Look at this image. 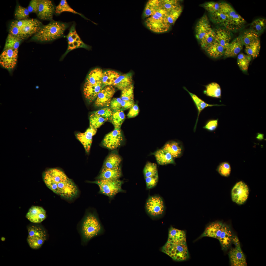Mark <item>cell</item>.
<instances>
[{
    "mask_svg": "<svg viewBox=\"0 0 266 266\" xmlns=\"http://www.w3.org/2000/svg\"><path fill=\"white\" fill-rule=\"evenodd\" d=\"M81 230L83 239L85 243L93 238L103 235L105 230L97 216L88 213L85 216L82 225Z\"/></svg>",
    "mask_w": 266,
    "mask_h": 266,
    "instance_id": "8992f818",
    "label": "cell"
},
{
    "mask_svg": "<svg viewBox=\"0 0 266 266\" xmlns=\"http://www.w3.org/2000/svg\"><path fill=\"white\" fill-rule=\"evenodd\" d=\"M46 216L45 210L42 207L33 206L31 207L26 215V218L33 223H39L44 220Z\"/></svg>",
    "mask_w": 266,
    "mask_h": 266,
    "instance_id": "7402d4cb",
    "label": "cell"
},
{
    "mask_svg": "<svg viewBox=\"0 0 266 266\" xmlns=\"http://www.w3.org/2000/svg\"><path fill=\"white\" fill-rule=\"evenodd\" d=\"M169 153L174 158H178L181 155L182 148L177 142L172 141L166 143L162 148Z\"/></svg>",
    "mask_w": 266,
    "mask_h": 266,
    "instance_id": "1f68e13d",
    "label": "cell"
},
{
    "mask_svg": "<svg viewBox=\"0 0 266 266\" xmlns=\"http://www.w3.org/2000/svg\"><path fill=\"white\" fill-rule=\"evenodd\" d=\"M243 46L240 36L237 37L230 43L225 49L224 56L225 57L236 56L242 50Z\"/></svg>",
    "mask_w": 266,
    "mask_h": 266,
    "instance_id": "cb8c5ba5",
    "label": "cell"
},
{
    "mask_svg": "<svg viewBox=\"0 0 266 266\" xmlns=\"http://www.w3.org/2000/svg\"><path fill=\"white\" fill-rule=\"evenodd\" d=\"M215 31V37L214 41L226 49L232 39V36L231 32L224 28H218Z\"/></svg>",
    "mask_w": 266,
    "mask_h": 266,
    "instance_id": "603a6c76",
    "label": "cell"
},
{
    "mask_svg": "<svg viewBox=\"0 0 266 266\" xmlns=\"http://www.w3.org/2000/svg\"><path fill=\"white\" fill-rule=\"evenodd\" d=\"M95 113L108 120L112 116L113 111L108 107H106L96 111Z\"/></svg>",
    "mask_w": 266,
    "mask_h": 266,
    "instance_id": "f5cc1de1",
    "label": "cell"
},
{
    "mask_svg": "<svg viewBox=\"0 0 266 266\" xmlns=\"http://www.w3.org/2000/svg\"><path fill=\"white\" fill-rule=\"evenodd\" d=\"M266 26V19L259 18L252 21L250 24V29L260 35L265 30Z\"/></svg>",
    "mask_w": 266,
    "mask_h": 266,
    "instance_id": "60d3db41",
    "label": "cell"
},
{
    "mask_svg": "<svg viewBox=\"0 0 266 266\" xmlns=\"http://www.w3.org/2000/svg\"><path fill=\"white\" fill-rule=\"evenodd\" d=\"M160 1L163 7L169 13L172 10L181 6L180 1L178 0H160Z\"/></svg>",
    "mask_w": 266,
    "mask_h": 266,
    "instance_id": "f6af8a7d",
    "label": "cell"
},
{
    "mask_svg": "<svg viewBox=\"0 0 266 266\" xmlns=\"http://www.w3.org/2000/svg\"><path fill=\"white\" fill-rule=\"evenodd\" d=\"M209 14L210 18L214 23L225 28L229 21L228 16L226 13L220 11Z\"/></svg>",
    "mask_w": 266,
    "mask_h": 266,
    "instance_id": "4dcf8cb0",
    "label": "cell"
},
{
    "mask_svg": "<svg viewBox=\"0 0 266 266\" xmlns=\"http://www.w3.org/2000/svg\"><path fill=\"white\" fill-rule=\"evenodd\" d=\"M139 112V107L137 104H134L130 108L127 116L128 118H133L137 116Z\"/></svg>",
    "mask_w": 266,
    "mask_h": 266,
    "instance_id": "91938a15",
    "label": "cell"
},
{
    "mask_svg": "<svg viewBox=\"0 0 266 266\" xmlns=\"http://www.w3.org/2000/svg\"><path fill=\"white\" fill-rule=\"evenodd\" d=\"M222 11L228 16L229 21L225 28L231 31H235L242 28L246 23L244 19L237 14L229 3L223 2Z\"/></svg>",
    "mask_w": 266,
    "mask_h": 266,
    "instance_id": "9c48e42d",
    "label": "cell"
},
{
    "mask_svg": "<svg viewBox=\"0 0 266 266\" xmlns=\"http://www.w3.org/2000/svg\"><path fill=\"white\" fill-rule=\"evenodd\" d=\"M9 32V33L22 40L25 39L21 29L17 27L10 25Z\"/></svg>",
    "mask_w": 266,
    "mask_h": 266,
    "instance_id": "6f0895ef",
    "label": "cell"
},
{
    "mask_svg": "<svg viewBox=\"0 0 266 266\" xmlns=\"http://www.w3.org/2000/svg\"><path fill=\"white\" fill-rule=\"evenodd\" d=\"M120 98L123 101L134 100V87L132 84L122 90Z\"/></svg>",
    "mask_w": 266,
    "mask_h": 266,
    "instance_id": "c3c4849f",
    "label": "cell"
},
{
    "mask_svg": "<svg viewBox=\"0 0 266 266\" xmlns=\"http://www.w3.org/2000/svg\"><path fill=\"white\" fill-rule=\"evenodd\" d=\"M38 88H39V87L38 86H37L36 87V89Z\"/></svg>",
    "mask_w": 266,
    "mask_h": 266,
    "instance_id": "be15d7a7",
    "label": "cell"
},
{
    "mask_svg": "<svg viewBox=\"0 0 266 266\" xmlns=\"http://www.w3.org/2000/svg\"><path fill=\"white\" fill-rule=\"evenodd\" d=\"M115 92L113 86H105L97 96L95 102V105L98 107L109 106Z\"/></svg>",
    "mask_w": 266,
    "mask_h": 266,
    "instance_id": "ac0fdd59",
    "label": "cell"
},
{
    "mask_svg": "<svg viewBox=\"0 0 266 266\" xmlns=\"http://www.w3.org/2000/svg\"><path fill=\"white\" fill-rule=\"evenodd\" d=\"M55 8L52 2L49 0H40L38 9L36 14L40 19L51 20Z\"/></svg>",
    "mask_w": 266,
    "mask_h": 266,
    "instance_id": "e0dca14e",
    "label": "cell"
},
{
    "mask_svg": "<svg viewBox=\"0 0 266 266\" xmlns=\"http://www.w3.org/2000/svg\"><path fill=\"white\" fill-rule=\"evenodd\" d=\"M89 182L98 185L100 193L112 198L118 193L124 192L122 188L123 182L119 179L115 180H98Z\"/></svg>",
    "mask_w": 266,
    "mask_h": 266,
    "instance_id": "52a82bcc",
    "label": "cell"
},
{
    "mask_svg": "<svg viewBox=\"0 0 266 266\" xmlns=\"http://www.w3.org/2000/svg\"><path fill=\"white\" fill-rule=\"evenodd\" d=\"M122 100L120 98H114L112 100L110 106L113 111L122 109Z\"/></svg>",
    "mask_w": 266,
    "mask_h": 266,
    "instance_id": "9f6ffc18",
    "label": "cell"
},
{
    "mask_svg": "<svg viewBox=\"0 0 266 266\" xmlns=\"http://www.w3.org/2000/svg\"><path fill=\"white\" fill-rule=\"evenodd\" d=\"M162 251L176 261H185L189 257L186 243L174 244L167 242Z\"/></svg>",
    "mask_w": 266,
    "mask_h": 266,
    "instance_id": "ba28073f",
    "label": "cell"
},
{
    "mask_svg": "<svg viewBox=\"0 0 266 266\" xmlns=\"http://www.w3.org/2000/svg\"><path fill=\"white\" fill-rule=\"evenodd\" d=\"M212 30L207 16L204 15L198 21L195 28L196 37L199 42Z\"/></svg>",
    "mask_w": 266,
    "mask_h": 266,
    "instance_id": "d6986e66",
    "label": "cell"
},
{
    "mask_svg": "<svg viewBox=\"0 0 266 266\" xmlns=\"http://www.w3.org/2000/svg\"><path fill=\"white\" fill-rule=\"evenodd\" d=\"M42 26L40 21L35 19L31 23L20 29L25 39L33 34L34 35L39 31Z\"/></svg>",
    "mask_w": 266,
    "mask_h": 266,
    "instance_id": "f1b7e54d",
    "label": "cell"
},
{
    "mask_svg": "<svg viewBox=\"0 0 266 266\" xmlns=\"http://www.w3.org/2000/svg\"><path fill=\"white\" fill-rule=\"evenodd\" d=\"M233 235L228 225L221 222L216 221L208 225L199 238L204 237L216 238L219 240L222 249L226 250L229 248L232 243Z\"/></svg>",
    "mask_w": 266,
    "mask_h": 266,
    "instance_id": "3957f363",
    "label": "cell"
},
{
    "mask_svg": "<svg viewBox=\"0 0 266 266\" xmlns=\"http://www.w3.org/2000/svg\"><path fill=\"white\" fill-rule=\"evenodd\" d=\"M183 88L189 93V95H190L198 110V114L197 117L194 128V131L195 132L196 130L200 114L201 112L205 108L208 107H212L214 106H219L224 105L223 104H208L199 97L195 94L189 92L185 87H184Z\"/></svg>",
    "mask_w": 266,
    "mask_h": 266,
    "instance_id": "4316f807",
    "label": "cell"
},
{
    "mask_svg": "<svg viewBox=\"0 0 266 266\" xmlns=\"http://www.w3.org/2000/svg\"><path fill=\"white\" fill-rule=\"evenodd\" d=\"M132 74H126L120 76L115 81L112 86L122 90L132 84Z\"/></svg>",
    "mask_w": 266,
    "mask_h": 266,
    "instance_id": "f546056e",
    "label": "cell"
},
{
    "mask_svg": "<svg viewBox=\"0 0 266 266\" xmlns=\"http://www.w3.org/2000/svg\"><path fill=\"white\" fill-rule=\"evenodd\" d=\"M245 51L247 54L253 58H256L259 54L261 44L259 39L245 46Z\"/></svg>",
    "mask_w": 266,
    "mask_h": 266,
    "instance_id": "ab89813d",
    "label": "cell"
},
{
    "mask_svg": "<svg viewBox=\"0 0 266 266\" xmlns=\"http://www.w3.org/2000/svg\"><path fill=\"white\" fill-rule=\"evenodd\" d=\"M121 74L116 71L108 70L103 72L102 81L105 86H112L115 81Z\"/></svg>",
    "mask_w": 266,
    "mask_h": 266,
    "instance_id": "d590c367",
    "label": "cell"
},
{
    "mask_svg": "<svg viewBox=\"0 0 266 266\" xmlns=\"http://www.w3.org/2000/svg\"><path fill=\"white\" fill-rule=\"evenodd\" d=\"M68 23L52 20L48 24L43 25L33 36L35 40L41 42H49L61 37L68 28Z\"/></svg>",
    "mask_w": 266,
    "mask_h": 266,
    "instance_id": "5b68a950",
    "label": "cell"
},
{
    "mask_svg": "<svg viewBox=\"0 0 266 266\" xmlns=\"http://www.w3.org/2000/svg\"><path fill=\"white\" fill-rule=\"evenodd\" d=\"M217 170L221 176L225 177L229 176L231 173V169L229 164L227 162H223L218 166Z\"/></svg>",
    "mask_w": 266,
    "mask_h": 266,
    "instance_id": "816d5d0a",
    "label": "cell"
},
{
    "mask_svg": "<svg viewBox=\"0 0 266 266\" xmlns=\"http://www.w3.org/2000/svg\"><path fill=\"white\" fill-rule=\"evenodd\" d=\"M121 175L120 166L114 168L102 167L98 177V180H115L119 179Z\"/></svg>",
    "mask_w": 266,
    "mask_h": 266,
    "instance_id": "484cf974",
    "label": "cell"
},
{
    "mask_svg": "<svg viewBox=\"0 0 266 266\" xmlns=\"http://www.w3.org/2000/svg\"><path fill=\"white\" fill-rule=\"evenodd\" d=\"M146 208L148 213L153 217H157L162 215L165 210L164 201L159 196L150 197L146 204Z\"/></svg>",
    "mask_w": 266,
    "mask_h": 266,
    "instance_id": "4fadbf2b",
    "label": "cell"
},
{
    "mask_svg": "<svg viewBox=\"0 0 266 266\" xmlns=\"http://www.w3.org/2000/svg\"><path fill=\"white\" fill-rule=\"evenodd\" d=\"M123 140V136L120 129H114L105 135L102 144L108 149L114 150L120 145Z\"/></svg>",
    "mask_w": 266,
    "mask_h": 266,
    "instance_id": "2e32d148",
    "label": "cell"
},
{
    "mask_svg": "<svg viewBox=\"0 0 266 266\" xmlns=\"http://www.w3.org/2000/svg\"><path fill=\"white\" fill-rule=\"evenodd\" d=\"M66 12L78 14L86 20H89L82 14L72 9L68 4L66 0H61L56 7L55 13L57 15H59L62 12Z\"/></svg>",
    "mask_w": 266,
    "mask_h": 266,
    "instance_id": "74e56055",
    "label": "cell"
},
{
    "mask_svg": "<svg viewBox=\"0 0 266 266\" xmlns=\"http://www.w3.org/2000/svg\"><path fill=\"white\" fill-rule=\"evenodd\" d=\"M232 243H233L236 247H240L239 239L237 237L236 235H233Z\"/></svg>",
    "mask_w": 266,
    "mask_h": 266,
    "instance_id": "94428289",
    "label": "cell"
},
{
    "mask_svg": "<svg viewBox=\"0 0 266 266\" xmlns=\"http://www.w3.org/2000/svg\"><path fill=\"white\" fill-rule=\"evenodd\" d=\"M240 36L243 45L246 46L259 39L260 35L249 29L245 31Z\"/></svg>",
    "mask_w": 266,
    "mask_h": 266,
    "instance_id": "f35d334b",
    "label": "cell"
},
{
    "mask_svg": "<svg viewBox=\"0 0 266 266\" xmlns=\"http://www.w3.org/2000/svg\"><path fill=\"white\" fill-rule=\"evenodd\" d=\"M167 242L174 244L186 243L185 232L171 227L169 230Z\"/></svg>",
    "mask_w": 266,
    "mask_h": 266,
    "instance_id": "d4e9b609",
    "label": "cell"
},
{
    "mask_svg": "<svg viewBox=\"0 0 266 266\" xmlns=\"http://www.w3.org/2000/svg\"><path fill=\"white\" fill-rule=\"evenodd\" d=\"M43 178L46 186L62 198L70 200L78 195V190L75 184L59 169L52 168L46 170Z\"/></svg>",
    "mask_w": 266,
    "mask_h": 266,
    "instance_id": "6da1fadb",
    "label": "cell"
},
{
    "mask_svg": "<svg viewBox=\"0 0 266 266\" xmlns=\"http://www.w3.org/2000/svg\"><path fill=\"white\" fill-rule=\"evenodd\" d=\"M90 127L97 129L108 120L94 112L90 117Z\"/></svg>",
    "mask_w": 266,
    "mask_h": 266,
    "instance_id": "ee69618b",
    "label": "cell"
},
{
    "mask_svg": "<svg viewBox=\"0 0 266 266\" xmlns=\"http://www.w3.org/2000/svg\"><path fill=\"white\" fill-rule=\"evenodd\" d=\"M66 38L68 47L63 57H64L70 51L76 49L83 48L89 49L91 48L90 46L85 44L81 39L77 32L74 23L70 27Z\"/></svg>",
    "mask_w": 266,
    "mask_h": 266,
    "instance_id": "8fae6325",
    "label": "cell"
},
{
    "mask_svg": "<svg viewBox=\"0 0 266 266\" xmlns=\"http://www.w3.org/2000/svg\"><path fill=\"white\" fill-rule=\"evenodd\" d=\"M182 12V8L181 6L174 9L169 13L167 19L168 23L171 25L175 23Z\"/></svg>",
    "mask_w": 266,
    "mask_h": 266,
    "instance_id": "f907efd6",
    "label": "cell"
},
{
    "mask_svg": "<svg viewBox=\"0 0 266 266\" xmlns=\"http://www.w3.org/2000/svg\"><path fill=\"white\" fill-rule=\"evenodd\" d=\"M215 37V31L212 29L200 42L202 48L205 50L211 45L214 42Z\"/></svg>",
    "mask_w": 266,
    "mask_h": 266,
    "instance_id": "7dc6e473",
    "label": "cell"
},
{
    "mask_svg": "<svg viewBox=\"0 0 266 266\" xmlns=\"http://www.w3.org/2000/svg\"><path fill=\"white\" fill-rule=\"evenodd\" d=\"M249 189L247 185L244 182L240 181L236 183L231 191L232 201L238 205L244 203L248 199Z\"/></svg>",
    "mask_w": 266,
    "mask_h": 266,
    "instance_id": "7c38bea8",
    "label": "cell"
},
{
    "mask_svg": "<svg viewBox=\"0 0 266 266\" xmlns=\"http://www.w3.org/2000/svg\"><path fill=\"white\" fill-rule=\"evenodd\" d=\"M97 129L90 127L84 133H79L76 134L77 138L82 144L87 153L90 151L92 137L96 133Z\"/></svg>",
    "mask_w": 266,
    "mask_h": 266,
    "instance_id": "44dd1931",
    "label": "cell"
},
{
    "mask_svg": "<svg viewBox=\"0 0 266 266\" xmlns=\"http://www.w3.org/2000/svg\"><path fill=\"white\" fill-rule=\"evenodd\" d=\"M218 119L208 120L203 127V128L209 131H215L218 126Z\"/></svg>",
    "mask_w": 266,
    "mask_h": 266,
    "instance_id": "11a10c76",
    "label": "cell"
},
{
    "mask_svg": "<svg viewBox=\"0 0 266 266\" xmlns=\"http://www.w3.org/2000/svg\"><path fill=\"white\" fill-rule=\"evenodd\" d=\"M40 0H32L27 8L30 13H37L39 6Z\"/></svg>",
    "mask_w": 266,
    "mask_h": 266,
    "instance_id": "680465c9",
    "label": "cell"
},
{
    "mask_svg": "<svg viewBox=\"0 0 266 266\" xmlns=\"http://www.w3.org/2000/svg\"><path fill=\"white\" fill-rule=\"evenodd\" d=\"M251 58L249 55L243 53H241L238 55L237 64L243 71L246 72L248 70Z\"/></svg>",
    "mask_w": 266,
    "mask_h": 266,
    "instance_id": "b9f144b4",
    "label": "cell"
},
{
    "mask_svg": "<svg viewBox=\"0 0 266 266\" xmlns=\"http://www.w3.org/2000/svg\"><path fill=\"white\" fill-rule=\"evenodd\" d=\"M18 53V49L9 48L3 50L0 56L1 65L9 70L13 69L17 64Z\"/></svg>",
    "mask_w": 266,
    "mask_h": 266,
    "instance_id": "9a60e30c",
    "label": "cell"
},
{
    "mask_svg": "<svg viewBox=\"0 0 266 266\" xmlns=\"http://www.w3.org/2000/svg\"><path fill=\"white\" fill-rule=\"evenodd\" d=\"M143 173L147 188L150 189L155 187L158 180L156 164L150 162H148L144 166Z\"/></svg>",
    "mask_w": 266,
    "mask_h": 266,
    "instance_id": "5bb4252c",
    "label": "cell"
},
{
    "mask_svg": "<svg viewBox=\"0 0 266 266\" xmlns=\"http://www.w3.org/2000/svg\"><path fill=\"white\" fill-rule=\"evenodd\" d=\"M125 118V115L122 109L113 111V115L109 119L113 124L115 129H120Z\"/></svg>",
    "mask_w": 266,
    "mask_h": 266,
    "instance_id": "8d00e7d4",
    "label": "cell"
},
{
    "mask_svg": "<svg viewBox=\"0 0 266 266\" xmlns=\"http://www.w3.org/2000/svg\"><path fill=\"white\" fill-rule=\"evenodd\" d=\"M28 232L27 240L30 246L34 249L40 248L46 240L45 231L40 227L32 226L28 228Z\"/></svg>",
    "mask_w": 266,
    "mask_h": 266,
    "instance_id": "30bf717a",
    "label": "cell"
},
{
    "mask_svg": "<svg viewBox=\"0 0 266 266\" xmlns=\"http://www.w3.org/2000/svg\"><path fill=\"white\" fill-rule=\"evenodd\" d=\"M150 6L151 14L145 21L147 27L156 33L167 31L171 26L167 19L168 12L163 7L160 0H151Z\"/></svg>",
    "mask_w": 266,
    "mask_h": 266,
    "instance_id": "7a4b0ae2",
    "label": "cell"
},
{
    "mask_svg": "<svg viewBox=\"0 0 266 266\" xmlns=\"http://www.w3.org/2000/svg\"><path fill=\"white\" fill-rule=\"evenodd\" d=\"M103 72L101 68H96L91 70L86 77L83 91L85 98L90 101L96 99L104 87L102 81Z\"/></svg>",
    "mask_w": 266,
    "mask_h": 266,
    "instance_id": "277c9868",
    "label": "cell"
},
{
    "mask_svg": "<svg viewBox=\"0 0 266 266\" xmlns=\"http://www.w3.org/2000/svg\"><path fill=\"white\" fill-rule=\"evenodd\" d=\"M35 19H27L21 20H15L11 23V26H15L20 28H23L31 23Z\"/></svg>",
    "mask_w": 266,
    "mask_h": 266,
    "instance_id": "db71d44e",
    "label": "cell"
},
{
    "mask_svg": "<svg viewBox=\"0 0 266 266\" xmlns=\"http://www.w3.org/2000/svg\"><path fill=\"white\" fill-rule=\"evenodd\" d=\"M22 40L9 33L6 40L4 50L9 48L18 49Z\"/></svg>",
    "mask_w": 266,
    "mask_h": 266,
    "instance_id": "7bdbcfd3",
    "label": "cell"
},
{
    "mask_svg": "<svg viewBox=\"0 0 266 266\" xmlns=\"http://www.w3.org/2000/svg\"><path fill=\"white\" fill-rule=\"evenodd\" d=\"M30 13L27 8L18 5L15 10V16L17 20L28 19Z\"/></svg>",
    "mask_w": 266,
    "mask_h": 266,
    "instance_id": "681fc988",
    "label": "cell"
},
{
    "mask_svg": "<svg viewBox=\"0 0 266 266\" xmlns=\"http://www.w3.org/2000/svg\"><path fill=\"white\" fill-rule=\"evenodd\" d=\"M121 161V159L118 154L112 152L106 158L103 167L111 169L116 168L120 166Z\"/></svg>",
    "mask_w": 266,
    "mask_h": 266,
    "instance_id": "d6a6232c",
    "label": "cell"
},
{
    "mask_svg": "<svg viewBox=\"0 0 266 266\" xmlns=\"http://www.w3.org/2000/svg\"><path fill=\"white\" fill-rule=\"evenodd\" d=\"M257 135L256 137V138L258 140H262L264 139V135L263 134L260 133H258L257 134Z\"/></svg>",
    "mask_w": 266,
    "mask_h": 266,
    "instance_id": "6125c7cd",
    "label": "cell"
},
{
    "mask_svg": "<svg viewBox=\"0 0 266 266\" xmlns=\"http://www.w3.org/2000/svg\"><path fill=\"white\" fill-rule=\"evenodd\" d=\"M205 50L210 56L216 58L224 55L225 49L214 41Z\"/></svg>",
    "mask_w": 266,
    "mask_h": 266,
    "instance_id": "836d02e7",
    "label": "cell"
},
{
    "mask_svg": "<svg viewBox=\"0 0 266 266\" xmlns=\"http://www.w3.org/2000/svg\"><path fill=\"white\" fill-rule=\"evenodd\" d=\"M222 4L223 2L210 1L204 3L202 6L210 13L221 11Z\"/></svg>",
    "mask_w": 266,
    "mask_h": 266,
    "instance_id": "bcb514c9",
    "label": "cell"
},
{
    "mask_svg": "<svg viewBox=\"0 0 266 266\" xmlns=\"http://www.w3.org/2000/svg\"><path fill=\"white\" fill-rule=\"evenodd\" d=\"M206 89L204 91V94L208 96L220 98L221 89L219 85L215 82H212L205 86Z\"/></svg>",
    "mask_w": 266,
    "mask_h": 266,
    "instance_id": "e575fe53",
    "label": "cell"
},
{
    "mask_svg": "<svg viewBox=\"0 0 266 266\" xmlns=\"http://www.w3.org/2000/svg\"><path fill=\"white\" fill-rule=\"evenodd\" d=\"M228 255L231 266H247L245 256L240 247H235L232 248L229 251Z\"/></svg>",
    "mask_w": 266,
    "mask_h": 266,
    "instance_id": "ffe728a7",
    "label": "cell"
},
{
    "mask_svg": "<svg viewBox=\"0 0 266 266\" xmlns=\"http://www.w3.org/2000/svg\"><path fill=\"white\" fill-rule=\"evenodd\" d=\"M157 163L161 165L174 164V158L168 152L163 149L158 150L153 153Z\"/></svg>",
    "mask_w": 266,
    "mask_h": 266,
    "instance_id": "83f0119b",
    "label": "cell"
}]
</instances>
